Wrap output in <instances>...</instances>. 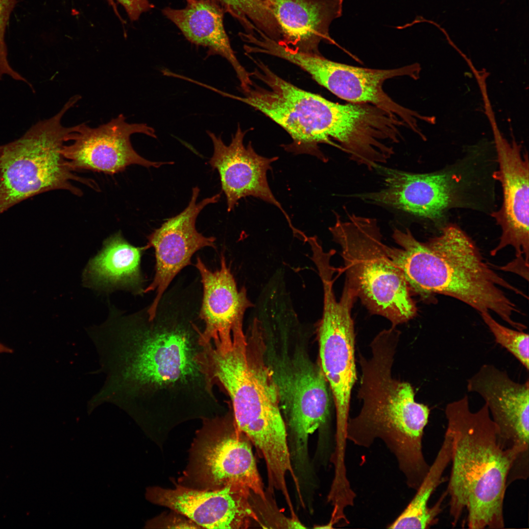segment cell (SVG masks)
<instances>
[{"instance_id": "6da1fadb", "label": "cell", "mask_w": 529, "mask_h": 529, "mask_svg": "<svg viewBox=\"0 0 529 529\" xmlns=\"http://www.w3.org/2000/svg\"><path fill=\"white\" fill-rule=\"evenodd\" d=\"M392 237L399 247L385 244V251L410 291L425 298L436 294L450 296L479 313H496L513 329L526 328L513 319L514 313H523L501 288L528 296L492 268L458 226L448 224L439 236L426 242L417 240L408 228L394 229Z\"/></svg>"}, {"instance_id": "7a4b0ae2", "label": "cell", "mask_w": 529, "mask_h": 529, "mask_svg": "<svg viewBox=\"0 0 529 529\" xmlns=\"http://www.w3.org/2000/svg\"><path fill=\"white\" fill-rule=\"evenodd\" d=\"M395 327L380 332L370 344L371 357L359 353L361 369L358 397L359 414L349 418L346 440L369 448L380 439L394 455L409 485L419 484L430 465L424 456L422 439L430 409L415 400L411 385L392 376L400 338Z\"/></svg>"}, {"instance_id": "3957f363", "label": "cell", "mask_w": 529, "mask_h": 529, "mask_svg": "<svg viewBox=\"0 0 529 529\" xmlns=\"http://www.w3.org/2000/svg\"><path fill=\"white\" fill-rule=\"evenodd\" d=\"M249 331L248 336L243 329L234 332L229 343L204 345L200 360L211 383L230 396L238 428L273 465L289 456L288 432L275 379L264 360L260 322L254 320Z\"/></svg>"}, {"instance_id": "277c9868", "label": "cell", "mask_w": 529, "mask_h": 529, "mask_svg": "<svg viewBox=\"0 0 529 529\" xmlns=\"http://www.w3.org/2000/svg\"><path fill=\"white\" fill-rule=\"evenodd\" d=\"M445 413L452 439L446 490L452 525L465 510L470 529L504 528V501L514 457L502 447L486 404L473 412L465 395L447 404Z\"/></svg>"}, {"instance_id": "5b68a950", "label": "cell", "mask_w": 529, "mask_h": 529, "mask_svg": "<svg viewBox=\"0 0 529 529\" xmlns=\"http://www.w3.org/2000/svg\"><path fill=\"white\" fill-rule=\"evenodd\" d=\"M255 64L252 78L243 96H232L260 111L282 127L292 142L285 149L309 154L327 161L320 144L335 145L345 153L357 149L368 133L369 117L361 104H341L300 89L284 79L264 63L251 55Z\"/></svg>"}, {"instance_id": "8992f818", "label": "cell", "mask_w": 529, "mask_h": 529, "mask_svg": "<svg viewBox=\"0 0 529 529\" xmlns=\"http://www.w3.org/2000/svg\"><path fill=\"white\" fill-rule=\"evenodd\" d=\"M78 101L72 96L56 115L38 121L18 139L0 145V214L50 191L66 190L81 196L82 192L72 181L98 191L93 179L74 173L61 152L68 135L77 127H65L61 120Z\"/></svg>"}, {"instance_id": "52a82bcc", "label": "cell", "mask_w": 529, "mask_h": 529, "mask_svg": "<svg viewBox=\"0 0 529 529\" xmlns=\"http://www.w3.org/2000/svg\"><path fill=\"white\" fill-rule=\"evenodd\" d=\"M329 231L341 249L346 282L371 313L393 327L414 317L417 308L410 288L385 251L377 220L352 214L344 220L336 213Z\"/></svg>"}, {"instance_id": "ba28073f", "label": "cell", "mask_w": 529, "mask_h": 529, "mask_svg": "<svg viewBox=\"0 0 529 529\" xmlns=\"http://www.w3.org/2000/svg\"><path fill=\"white\" fill-rule=\"evenodd\" d=\"M110 352L114 396H139L184 388L192 381L209 382L200 362L203 345L181 332H120Z\"/></svg>"}, {"instance_id": "9c48e42d", "label": "cell", "mask_w": 529, "mask_h": 529, "mask_svg": "<svg viewBox=\"0 0 529 529\" xmlns=\"http://www.w3.org/2000/svg\"><path fill=\"white\" fill-rule=\"evenodd\" d=\"M189 475L195 488L218 489L230 485L248 488L267 504L251 443L228 417L204 424L192 448Z\"/></svg>"}, {"instance_id": "30bf717a", "label": "cell", "mask_w": 529, "mask_h": 529, "mask_svg": "<svg viewBox=\"0 0 529 529\" xmlns=\"http://www.w3.org/2000/svg\"><path fill=\"white\" fill-rule=\"evenodd\" d=\"M323 309L318 327L319 363L332 391L336 410V436H345L352 389L357 380L355 360V333L351 310L356 296L345 282L341 297L336 300L334 280L321 277Z\"/></svg>"}, {"instance_id": "8fae6325", "label": "cell", "mask_w": 529, "mask_h": 529, "mask_svg": "<svg viewBox=\"0 0 529 529\" xmlns=\"http://www.w3.org/2000/svg\"><path fill=\"white\" fill-rule=\"evenodd\" d=\"M276 57L308 72L319 84L339 98L356 103H368L394 114L414 132L418 130L415 112L394 101L384 91L383 84L401 76L416 78L419 67L414 64L392 69L360 68L330 60L321 54L300 51L285 45L276 48Z\"/></svg>"}, {"instance_id": "7c38bea8", "label": "cell", "mask_w": 529, "mask_h": 529, "mask_svg": "<svg viewBox=\"0 0 529 529\" xmlns=\"http://www.w3.org/2000/svg\"><path fill=\"white\" fill-rule=\"evenodd\" d=\"M467 389L480 395L487 404L503 448L515 460L511 473L529 475V383L515 382L493 364L482 365L467 380Z\"/></svg>"}, {"instance_id": "4fadbf2b", "label": "cell", "mask_w": 529, "mask_h": 529, "mask_svg": "<svg viewBox=\"0 0 529 529\" xmlns=\"http://www.w3.org/2000/svg\"><path fill=\"white\" fill-rule=\"evenodd\" d=\"M136 133L157 138L152 127L144 123H128L122 114L96 127L82 123L69 135L67 140L72 143L64 144L61 152L73 171L87 170L114 174L133 165L159 168L173 164L153 162L140 155L130 141L131 136Z\"/></svg>"}, {"instance_id": "5bb4252c", "label": "cell", "mask_w": 529, "mask_h": 529, "mask_svg": "<svg viewBox=\"0 0 529 529\" xmlns=\"http://www.w3.org/2000/svg\"><path fill=\"white\" fill-rule=\"evenodd\" d=\"M384 185L376 191L357 194L361 199L435 221L450 209L463 205L465 180L455 170L416 173L381 168Z\"/></svg>"}, {"instance_id": "9a60e30c", "label": "cell", "mask_w": 529, "mask_h": 529, "mask_svg": "<svg viewBox=\"0 0 529 529\" xmlns=\"http://www.w3.org/2000/svg\"><path fill=\"white\" fill-rule=\"evenodd\" d=\"M200 190L192 189L187 207L177 215L164 222L147 237V248L154 249L156 264L153 281L144 290H156V296L147 311L148 319L153 321L156 315L163 295L175 276L189 265L193 255L205 247L216 248V239L199 233L195 227L197 217L207 205L219 200L221 193L207 197L197 203Z\"/></svg>"}, {"instance_id": "2e32d148", "label": "cell", "mask_w": 529, "mask_h": 529, "mask_svg": "<svg viewBox=\"0 0 529 529\" xmlns=\"http://www.w3.org/2000/svg\"><path fill=\"white\" fill-rule=\"evenodd\" d=\"M293 361L282 384H276L290 434L292 462L294 458L298 464L307 459L310 435L326 422L330 399L328 383L319 362L313 363L304 357Z\"/></svg>"}, {"instance_id": "e0dca14e", "label": "cell", "mask_w": 529, "mask_h": 529, "mask_svg": "<svg viewBox=\"0 0 529 529\" xmlns=\"http://www.w3.org/2000/svg\"><path fill=\"white\" fill-rule=\"evenodd\" d=\"M252 492L240 485L215 490L176 485L149 490V499L183 515L197 526L208 529H242L252 521L260 523L251 502Z\"/></svg>"}, {"instance_id": "ac0fdd59", "label": "cell", "mask_w": 529, "mask_h": 529, "mask_svg": "<svg viewBox=\"0 0 529 529\" xmlns=\"http://www.w3.org/2000/svg\"><path fill=\"white\" fill-rule=\"evenodd\" d=\"M498 169L493 177L501 184L503 202L492 214L501 228L499 244L490 251L495 256L511 246L515 257H524L529 263V165L528 154L523 156L515 141L510 144L497 128L494 129Z\"/></svg>"}, {"instance_id": "d6986e66", "label": "cell", "mask_w": 529, "mask_h": 529, "mask_svg": "<svg viewBox=\"0 0 529 529\" xmlns=\"http://www.w3.org/2000/svg\"><path fill=\"white\" fill-rule=\"evenodd\" d=\"M246 131L238 125L231 142L226 145L220 136L207 131L214 146V153L209 163L219 174L221 188L225 194L228 211L233 210L238 201L246 196H253L272 204L284 214L292 231L295 229L290 218L275 197L267 179V172L278 157H265L258 154L251 142L245 145Z\"/></svg>"}, {"instance_id": "ffe728a7", "label": "cell", "mask_w": 529, "mask_h": 529, "mask_svg": "<svg viewBox=\"0 0 529 529\" xmlns=\"http://www.w3.org/2000/svg\"><path fill=\"white\" fill-rule=\"evenodd\" d=\"M195 267L201 276L203 297L199 317L204 321L203 332H199L201 345L209 342L226 344L232 340L233 332L243 328L245 311L253 306L244 287L238 289L236 281L222 255L220 266L209 269L199 257Z\"/></svg>"}, {"instance_id": "44dd1931", "label": "cell", "mask_w": 529, "mask_h": 529, "mask_svg": "<svg viewBox=\"0 0 529 529\" xmlns=\"http://www.w3.org/2000/svg\"><path fill=\"white\" fill-rule=\"evenodd\" d=\"M279 27V41L297 50L320 54L321 42L334 44L332 23L342 15L344 0H263Z\"/></svg>"}, {"instance_id": "7402d4cb", "label": "cell", "mask_w": 529, "mask_h": 529, "mask_svg": "<svg viewBox=\"0 0 529 529\" xmlns=\"http://www.w3.org/2000/svg\"><path fill=\"white\" fill-rule=\"evenodd\" d=\"M164 15L191 43L208 48L207 56L218 55L231 65L242 91L252 83L250 73L240 63L231 46L224 24L223 8L212 0H189L183 8L165 7Z\"/></svg>"}, {"instance_id": "603a6c76", "label": "cell", "mask_w": 529, "mask_h": 529, "mask_svg": "<svg viewBox=\"0 0 529 529\" xmlns=\"http://www.w3.org/2000/svg\"><path fill=\"white\" fill-rule=\"evenodd\" d=\"M147 249L132 245L120 231L114 234L88 263L84 274L87 282L101 288L136 286L141 280L142 254Z\"/></svg>"}, {"instance_id": "cb8c5ba5", "label": "cell", "mask_w": 529, "mask_h": 529, "mask_svg": "<svg viewBox=\"0 0 529 529\" xmlns=\"http://www.w3.org/2000/svg\"><path fill=\"white\" fill-rule=\"evenodd\" d=\"M452 436L447 430L442 446L416 493L406 508L390 524L388 529H427L435 524L441 510L446 490L432 507L429 506L432 495L442 482V477L451 460Z\"/></svg>"}, {"instance_id": "d4e9b609", "label": "cell", "mask_w": 529, "mask_h": 529, "mask_svg": "<svg viewBox=\"0 0 529 529\" xmlns=\"http://www.w3.org/2000/svg\"><path fill=\"white\" fill-rule=\"evenodd\" d=\"M493 335L495 341L511 353L527 370L529 368V335L523 331L504 326L493 318L490 313H480Z\"/></svg>"}, {"instance_id": "484cf974", "label": "cell", "mask_w": 529, "mask_h": 529, "mask_svg": "<svg viewBox=\"0 0 529 529\" xmlns=\"http://www.w3.org/2000/svg\"><path fill=\"white\" fill-rule=\"evenodd\" d=\"M18 0H0V80L5 75L15 77L17 72L12 68L8 59V49L5 33L10 16Z\"/></svg>"}, {"instance_id": "4316f807", "label": "cell", "mask_w": 529, "mask_h": 529, "mask_svg": "<svg viewBox=\"0 0 529 529\" xmlns=\"http://www.w3.org/2000/svg\"><path fill=\"white\" fill-rule=\"evenodd\" d=\"M125 8L132 21L137 20L144 13L153 7L149 0H117Z\"/></svg>"}, {"instance_id": "83f0119b", "label": "cell", "mask_w": 529, "mask_h": 529, "mask_svg": "<svg viewBox=\"0 0 529 529\" xmlns=\"http://www.w3.org/2000/svg\"><path fill=\"white\" fill-rule=\"evenodd\" d=\"M529 266V263L526 261L523 256H522L516 257L515 259L504 266L495 267L503 271L516 273L528 281Z\"/></svg>"}, {"instance_id": "f1b7e54d", "label": "cell", "mask_w": 529, "mask_h": 529, "mask_svg": "<svg viewBox=\"0 0 529 529\" xmlns=\"http://www.w3.org/2000/svg\"><path fill=\"white\" fill-rule=\"evenodd\" d=\"M13 352L11 348L4 345V344L0 342V354L2 353H12Z\"/></svg>"}]
</instances>
